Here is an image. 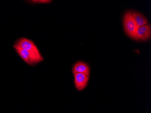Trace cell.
Instances as JSON below:
<instances>
[{"mask_svg":"<svg viewBox=\"0 0 151 113\" xmlns=\"http://www.w3.org/2000/svg\"><path fill=\"white\" fill-rule=\"evenodd\" d=\"M14 45L28 51L35 56L40 62H42L44 60V58L41 54L39 49L32 40L25 38H20L17 40Z\"/></svg>","mask_w":151,"mask_h":113,"instance_id":"obj_1","label":"cell"},{"mask_svg":"<svg viewBox=\"0 0 151 113\" xmlns=\"http://www.w3.org/2000/svg\"><path fill=\"white\" fill-rule=\"evenodd\" d=\"M124 31L127 35L133 38L137 29L133 17L132 12H128L125 13L123 19Z\"/></svg>","mask_w":151,"mask_h":113,"instance_id":"obj_2","label":"cell"},{"mask_svg":"<svg viewBox=\"0 0 151 113\" xmlns=\"http://www.w3.org/2000/svg\"><path fill=\"white\" fill-rule=\"evenodd\" d=\"M14 48L20 57L29 65H34L40 63V61L31 53L14 45Z\"/></svg>","mask_w":151,"mask_h":113,"instance_id":"obj_3","label":"cell"},{"mask_svg":"<svg viewBox=\"0 0 151 113\" xmlns=\"http://www.w3.org/2000/svg\"><path fill=\"white\" fill-rule=\"evenodd\" d=\"M151 26L149 24L138 27L133 39L137 41L147 40L151 37Z\"/></svg>","mask_w":151,"mask_h":113,"instance_id":"obj_4","label":"cell"},{"mask_svg":"<svg viewBox=\"0 0 151 113\" xmlns=\"http://www.w3.org/2000/svg\"><path fill=\"white\" fill-rule=\"evenodd\" d=\"M73 75L76 88L78 91H82L87 86L89 80V76L85 74L80 73L73 74Z\"/></svg>","mask_w":151,"mask_h":113,"instance_id":"obj_5","label":"cell"},{"mask_svg":"<svg viewBox=\"0 0 151 113\" xmlns=\"http://www.w3.org/2000/svg\"><path fill=\"white\" fill-rule=\"evenodd\" d=\"M73 74L83 73L89 76L90 74V68L88 65L83 62H79L76 63L74 65L72 70Z\"/></svg>","mask_w":151,"mask_h":113,"instance_id":"obj_6","label":"cell"},{"mask_svg":"<svg viewBox=\"0 0 151 113\" xmlns=\"http://www.w3.org/2000/svg\"><path fill=\"white\" fill-rule=\"evenodd\" d=\"M132 13L134 20L137 27L147 24L148 20L142 14L137 12H134Z\"/></svg>","mask_w":151,"mask_h":113,"instance_id":"obj_7","label":"cell"},{"mask_svg":"<svg viewBox=\"0 0 151 113\" xmlns=\"http://www.w3.org/2000/svg\"><path fill=\"white\" fill-rule=\"evenodd\" d=\"M29 2L32 3H44V4H47L51 2L50 0H33V1H29Z\"/></svg>","mask_w":151,"mask_h":113,"instance_id":"obj_8","label":"cell"}]
</instances>
